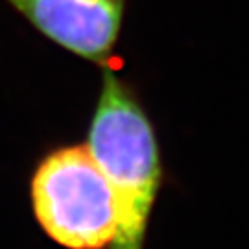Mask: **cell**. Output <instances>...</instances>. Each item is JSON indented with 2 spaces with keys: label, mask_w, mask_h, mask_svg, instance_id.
<instances>
[{
  "label": "cell",
  "mask_w": 249,
  "mask_h": 249,
  "mask_svg": "<svg viewBox=\"0 0 249 249\" xmlns=\"http://www.w3.org/2000/svg\"><path fill=\"white\" fill-rule=\"evenodd\" d=\"M65 50L106 65L115 48L125 0H6Z\"/></svg>",
  "instance_id": "cell-3"
},
{
  "label": "cell",
  "mask_w": 249,
  "mask_h": 249,
  "mask_svg": "<svg viewBox=\"0 0 249 249\" xmlns=\"http://www.w3.org/2000/svg\"><path fill=\"white\" fill-rule=\"evenodd\" d=\"M32 203L37 222L63 248L106 249L113 242V192L87 144L46 155L32 179Z\"/></svg>",
  "instance_id": "cell-2"
},
{
  "label": "cell",
  "mask_w": 249,
  "mask_h": 249,
  "mask_svg": "<svg viewBox=\"0 0 249 249\" xmlns=\"http://www.w3.org/2000/svg\"><path fill=\"white\" fill-rule=\"evenodd\" d=\"M87 146L113 192L116 227L109 248L144 249L162 174L159 146L133 90L107 69Z\"/></svg>",
  "instance_id": "cell-1"
}]
</instances>
